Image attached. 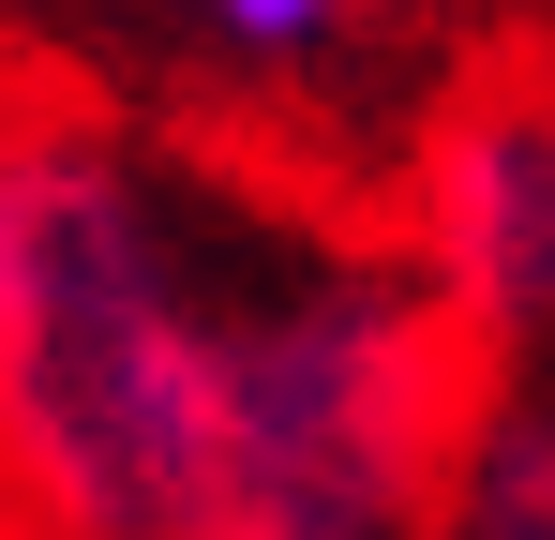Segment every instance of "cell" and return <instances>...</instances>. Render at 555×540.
Here are the masks:
<instances>
[{"mask_svg":"<svg viewBox=\"0 0 555 540\" xmlns=\"http://www.w3.org/2000/svg\"><path fill=\"white\" fill-rule=\"evenodd\" d=\"M495 360L405 256L390 195L225 151L210 270V406H225V540H421Z\"/></svg>","mask_w":555,"mask_h":540,"instance_id":"cell-2","label":"cell"},{"mask_svg":"<svg viewBox=\"0 0 555 540\" xmlns=\"http://www.w3.org/2000/svg\"><path fill=\"white\" fill-rule=\"evenodd\" d=\"M421 540H555V375H495L465 406V450Z\"/></svg>","mask_w":555,"mask_h":540,"instance_id":"cell-5","label":"cell"},{"mask_svg":"<svg viewBox=\"0 0 555 540\" xmlns=\"http://www.w3.org/2000/svg\"><path fill=\"white\" fill-rule=\"evenodd\" d=\"M390 226L495 375H555V61H451L405 120Z\"/></svg>","mask_w":555,"mask_h":540,"instance_id":"cell-3","label":"cell"},{"mask_svg":"<svg viewBox=\"0 0 555 540\" xmlns=\"http://www.w3.org/2000/svg\"><path fill=\"white\" fill-rule=\"evenodd\" d=\"M30 105H46V76H30V61L0 46V166H15V136H30Z\"/></svg>","mask_w":555,"mask_h":540,"instance_id":"cell-6","label":"cell"},{"mask_svg":"<svg viewBox=\"0 0 555 540\" xmlns=\"http://www.w3.org/2000/svg\"><path fill=\"white\" fill-rule=\"evenodd\" d=\"M225 136L46 90L0 166V540H225Z\"/></svg>","mask_w":555,"mask_h":540,"instance_id":"cell-1","label":"cell"},{"mask_svg":"<svg viewBox=\"0 0 555 540\" xmlns=\"http://www.w3.org/2000/svg\"><path fill=\"white\" fill-rule=\"evenodd\" d=\"M120 30L151 61H181L210 105H241L271 151H300L331 120V90L451 76V61H421L451 30V0H120Z\"/></svg>","mask_w":555,"mask_h":540,"instance_id":"cell-4","label":"cell"}]
</instances>
